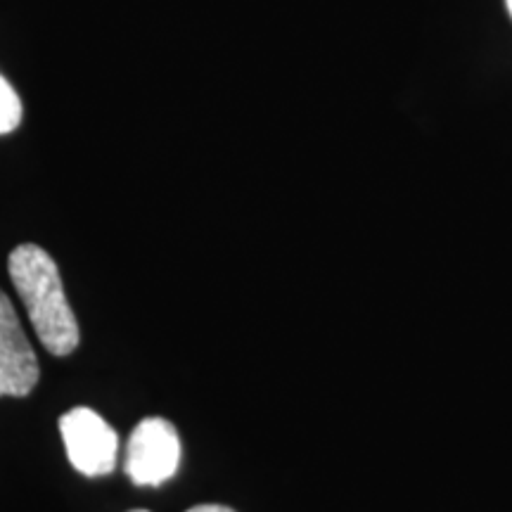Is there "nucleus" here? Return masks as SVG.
Returning <instances> with one entry per match:
<instances>
[{"mask_svg":"<svg viewBox=\"0 0 512 512\" xmlns=\"http://www.w3.org/2000/svg\"><path fill=\"white\" fill-rule=\"evenodd\" d=\"M131 512H147V510H131Z\"/></svg>","mask_w":512,"mask_h":512,"instance_id":"obj_8","label":"nucleus"},{"mask_svg":"<svg viewBox=\"0 0 512 512\" xmlns=\"http://www.w3.org/2000/svg\"><path fill=\"white\" fill-rule=\"evenodd\" d=\"M41 368L27 332L19 323L10 297L0 290V399L29 396L36 389Z\"/></svg>","mask_w":512,"mask_h":512,"instance_id":"obj_4","label":"nucleus"},{"mask_svg":"<svg viewBox=\"0 0 512 512\" xmlns=\"http://www.w3.org/2000/svg\"><path fill=\"white\" fill-rule=\"evenodd\" d=\"M8 273L48 354L60 358L74 354L81 342L79 323L53 256L38 245H19L8 256Z\"/></svg>","mask_w":512,"mask_h":512,"instance_id":"obj_1","label":"nucleus"},{"mask_svg":"<svg viewBox=\"0 0 512 512\" xmlns=\"http://www.w3.org/2000/svg\"><path fill=\"white\" fill-rule=\"evenodd\" d=\"M505 3H508V10H510V15H512V0H505Z\"/></svg>","mask_w":512,"mask_h":512,"instance_id":"obj_7","label":"nucleus"},{"mask_svg":"<svg viewBox=\"0 0 512 512\" xmlns=\"http://www.w3.org/2000/svg\"><path fill=\"white\" fill-rule=\"evenodd\" d=\"M185 512H235L228 505H219V503H204V505H195V508L185 510Z\"/></svg>","mask_w":512,"mask_h":512,"instance_id":"obj_6","label":"nucleus"},{"mask_svg":"<svg viewBox=\"0 0 512 512\" xmlns=\"http://www.w3.org/2000/svg\"><path fill=\"white\" fill-rule=\"evenodd\" d=\"M22 114V100H19L12 83L0 74V136L17 131L22 124Z\"/></svg>","mask_w":512,"mask_h":512,"instance_id":"obj_5","label":"nucleus"},{"mask_svg":"<svg viewBox=\"0 0 512 512\" xmlns=\"http://www.w3.org/2000/svg\"><path fill=\"white\" fill-rule=\"evenodd\" d=\"M181 465V439L164 418H145L133 427L126 446V475L138 486H162Z\"/></svg>","mask_w":512,"mask_h":512,"instance_id":"obj_3","label":"nucleus"},{"mask_svg":"<svg viewBox=\"0 0 512 512\" xmlns=\"http://www.w3.org/2000/svg\"><path fill=\"white\" fill-rule=\"evenodd\" d=\"M60 434L69 463L86 477H105L114 472L119 456V437L93 408L76 406L60 418Z\"/></svg>","mask_w":512,"mask_h":512,"instance_id":"obj_2","label":"nucleus"}]
</instances>
